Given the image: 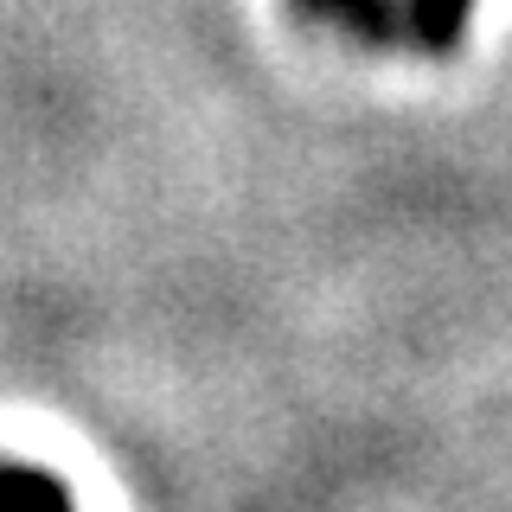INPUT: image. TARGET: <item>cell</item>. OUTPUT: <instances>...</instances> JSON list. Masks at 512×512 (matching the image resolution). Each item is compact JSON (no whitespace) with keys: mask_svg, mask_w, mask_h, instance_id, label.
Returning <instances> with one entry per match:
<instances>
[{"mask_svg":"<svg viewBox=\"0 0 512 512\" xmlns=\"http://www.w3.org/2000/svg\"><path fill=\"white\" fill-rule=\"evenodd\" d=\"M0 512H71V493H64V480H52L45 468L0 461Z\"/></svg>","mask_w":512,"mask_h":512,"instance_id":"obj_2","label":"cell"},{"mask_svg":"<svg viewBox=\"0 0 512 512\" xmlns=\"http://www.w3.org/2000/svg\"><path fill=\"white\" fill-rule=\"evenodd\" d=\"M295 13L340 26L359 45H391L416 58H448L468 39L474 0H295Z\"/></svg>","mask_w":512,"mask_h":512,"instance_id":"obj_1","label":"cell"}]
</instances>
